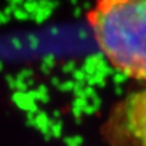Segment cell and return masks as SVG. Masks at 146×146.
I'll use <instances>...</instances> for the list:
<instances>
[{
	"label": "cell",
	"mask_w": 146,
	"mask_h": 146,
	"mask_svg": "<svg viewBox=\"0 0 146 146\" xmlns=\"http://www.w3.org/2000/svg\"><path fill=\"white\" fill-rule=\"evenodd\" d=\"M85 20L111 67L146 82V0H94Z\"/></svg>",
	"instance_id": "6da1fadb"
},
{
	"label": "cell",
	"mask_w": 146,
	"mask_h": 146,
	"mask_svg": "<svg viewBox=\"0 0 146 146\" xmlns=\"http://www.w3.org/2000/svg\"><path fill=\"white\" fill-rule=\"evenodd\" d=\"M101 136L109 146H146V89L113 105L101 125Z\"/></svg>",
	"instance_id": "7a4b0ae2"
}]
</instances>
